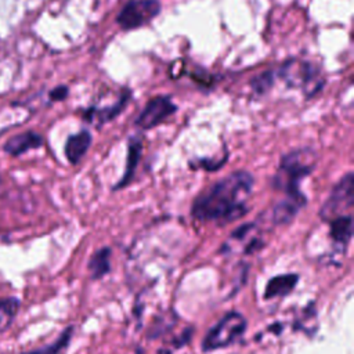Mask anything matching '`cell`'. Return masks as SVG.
Listing matches in <instances>:
<instances>
[{
    "label": "cell",
    "mask_w": 354,
    "mask_h": 354,
    "mask_svg": "<svg viewBox=\"0 0 354 354\" xmlns=\"http://www.w3.org/2000/svg\"><path fill=\"white\" fill-rule=\"evenodd\" d=\"M93 137L88 130H80L76 134H71L66 138L64 152L71 165H77L82 158L87 153L90 145H91Z\"/></svg>",
    "instance_id": "obj_10"
},
{
    "label": "cell",
    "mask_w": 354,
    "mask_h": 354,
    "mask_svg": "<svg viewBox=\"0 0 354 354\" xmlns=\"http://www.w3.org/2000/svg\"><path fill=\"white\" fill-rule=\"evenodd\" d=\"M317 153L311 148L293 149L281 158L277 173L272 177V187L285 194L286 198L306 201V195L300 191V183L313 173L317 165Z\"/></svg>",
    "instance_id": "obj_2"
},
{
    "label": "cell",
    "mask_w": 354,
    "mask_h": 354,
    "mask_svg": "<svg viewBox=\"0 0 354 354\" xmlns=\"http://www.w3.org/2000/svg\"><path fill=\"white\" fill-rule=\"evenodd\" d=\"M274 84V72L272 71H266L257 76H254L250 80V86L257 94H264L268 91Z\"/></svg>",
    "instance_id": "obj_18"
},
{
    "label": "cell",
    "mask_w": 354,
    "mask_h": 354,
    "mask_svg": "<svg viewBox=\"0 0 354 354\" xmlns=\"http://www.w3.org/2000/svg\"><path fill=\"white\" fill-rule=\"evenodd\" d=\"M174 322H176V315H166V317H162L160 319H158V321L152 325L151 332L148 333L149 339H153L155 336L165 333V330H166L165 326L171 328V325H173ZM166 332H167V330H166Z\"/></svg>",
    "instance_id": "obj_19"
},
{
    "label": "cell",
    "mask_w": 354,
    "mask_h": 354,
    "mask_svg": "<svg viewBox=\"0 0 354 354\" xmlns=\"http://www.w3.org/2000/svg\"><path fill=\"white\" fill-rule=\"evenodd\" d=\"M43 142H44V140H43L41 134L28 130V131H22L19 134L10 137L4 142L3 149H4V152H7L11 156H21L22 153H25L30 149L40 148L43 145Z\"/></svg>",
    "instance_id": "obj_8"
},
{
    "label": "cell",
    "mask_w": 354,
    "mask_h": 354,
    "mask_svg": "<svg viewBox=\"0 0 354 354\" xmlns=\"http://www.w3.org/2000/svg\"><path fill=\"white\" fill-rule=\"evenodd\" d=\"M329 223V236L339 250H344L353 236V216L350 213L337 216Z\"/></svg>",
    "instance_id": "obj_12"
},
{
    "label": "cell",
    "mask_w": 354,
    "mask_h": 354,
    "mask_svg": "<svg viewBox=\"0 0 354 354\" xmlns=\"http://www.w3.org/2000/svg\"><path fill=\"white\" fill-rule=\"evenodd\" d=\"M131 93L129 90H124L120 97L118 98V101L112 105H108V106H104V108H97V106H93V108H88L86 112H84V119L90 123L93 122H97L95 124L100 127L102 126L104 123L106 122H111L112 119H115L126 106L129 98H130Z\"/></svg>",
    "instance_id": "obj_9"
},
{
    "label": "cell",
    "mask_w": 354,
    "mask_h": 354,
    "mask_svg": "<svg viewBox=\"0 0 354 354\" xmlns=\"http://www.w3.org/2000/svg\"><path fill=\"white\" fill-rule=\"evenodd\" d=\"M246 328L248 321L245 315L238 311H230L207 330L202 340V350L209 353L225 348L236 343L245 335Z\"/></svg>",
    "instance_id": "obj_3"
},
{
    "label": "cell",
    "mask_w": 354,
    "mask_h": 354,
    "mask_svg": "<svg viewBox=\"0 0 354 354\" xmlns=\"http://www.w3.org/2000/svg\"><path fill=\"white\" fill-rule=\"evenodd\" d=\"M318 73L319 72L314 65L299 59H289L279 69V76L288 86H301L304 90L311 87L313 82L318 79Z\"/></svg>",
    "instance_id": "obj_7"
},
{
    "label": "cell",
    "mask_w": 354,
    "mask_h": 354,
    "mask_svg": "<svg viewBox=\"0 0 354 354\" xmlns=\"http://www.w3.org/2000/svg\"><path fill=\"white\" fill-rule=\"evenodd\" d=\"M177 111V105L171 102L170 97L167 95H158L151 98L147 105L142 108L140 115L136 119V126L142 130H149L159 123H162L165 119H167L170 115H173Z\"/></svg>",
    "instance_id": "obj_6"
},
{
    "label": "cell",
    "mask_w": 354,
    "mask_h": 354,
    "mask_svg": "<svg viewBox=\"0 0 354 354\" xmlns=\"http://www.w3.org/2000/svg\"><path fill=\"white\" fill-rule=\"evenodd\" d=\"M354 205V174L353 171L346 173L332 188L329 196L321 206L318 214L324 221L347 214Z\"/></svg>",
    "instance_id": "obj_4"
},
{
    "label": "cell",
    "mask_w": 354,
    "mask_h": 354,
    "mask_svg": "<svg viewBox=\"0 0 354 354\" xmlns=\"http://www.w3.org/2000/svg\"><path fill=\"white\" fill-rule=\"evenodd\" d=\"M254 178L245 170L234 171L201 192L192 202L195 220L225 225L243 217L249 210Z\"/></svg>",
    "instance_id": "obj_1"
},
{
    "label": "cell",
    "mask_w": 354,
    "mask_h": 354,
    "mask_svg": "<svg viewBox=\"0 0 354 354\" xmlns=\"http://www.w3.org/2000/svg\"><path fill=\"white\" fill-rule=\"evenodd\" d=\"M69 88L66 86H57L50 91V100L51 101H62L68 97Z\"/></svg>",
    "instance_id": "obj_20"
},
{
    "label": "cell",
    "mask_w": 354,
    "mask_h": 354,
    "mask_svg": "<svg viewBox=\"0 0 354 354\" xmlns=\"http://www.w3.org/2000/svg\"><path fill=\"white\" fill-rule=\"evenodd\" d=\"M111 254L112 249L109 246H104L93 253L87 264L90 278L93 281L101 279L111 272Z\"/></svg>",
    "instance_id": "obj_15"
},
{
    "label": "cell",
    "mask_w": 354,
    "mask_h": 354,
    "mask_svg": "<svg viewBox=\"0 0 354 354\" xmlns=\"http://www.w3.org/2000/svg\"><path fill=\"white\" fill-rule=\"evenodd\" d=\"M297 282H299V275L295 272L275 275L271 279H268V282L264 288L263 297L266 300H271L275 297L288 296L296 288Z\"/></svg>",
    "instance_id": "obj_14"
},
{
    "label": "cell",
    "mask_w": 354,
    "mask_h": 354,
    "mask_svg": "<svg viewBox=\"0 0 354 354\" xmlns=\"http://www.w3.org/2000/svg\"><path fill=\"white\" fill-rule=\"evenodd\" d=\"M160 12L158 0H130L116 17L118 25L124 29H137L152 21Z\"/></svg>",
    "instance_id": "obj_5"
},
{
    "label": "cell",
    "mask_w": 354,
    "mask_h": 354,
    "mask_svg": "<svg viewBox=\"0 0 354 354\" xmlns=\"http://www.w3.org/2000/svg\"><path fill=\"white\" fill-rule=\"evenodd\" d=\"M141 153H142V141L138 137H131L129 140V145H127V159H126L124 173L119 178V181L115 184L113 189L124 188L133 181V177L136 174Z\"/></svg>",
    "instance_id": "obj_13"
},
{
    "label": "cell",
    "mask_w": 354,
    "mask_h": 354,
    "mask_svg": "<svg viewBox=\"0 0 354 354\" xmlns=\"http://www.w3.org/2000/svg\"><path fill=\"white\" fill-rule=\"evenodd\" d=\"M21 301L15 296L0 297V335L10 329L19 311Z\"/></svg>",
    "instance_id": "obj_16"
},
{
    "label": "cell",
    "mask_w": 354,
    "mask_h": 354,
    "mask_svg": "<svg viewBox=\"0 0 354 354\" xmlns=\"http://www.w3.org/2000/svg\"><path fill=\"white\" fill-rule=\"evenodd\" d=\"M306 201H299L293 198H283L271 210V223L274 225H288L290 224L297 213L306 206Z\"/></svg>",
    "instance_id": "obj_11"
},
{
    "label": "cell",
    "mask_w": 354,
    "mask_h": 354,
    "mask_svg": "<svg viewBox=\"0 0 354 354\" xmlns=\"http://www.w3.org/2000/svg\"><path fill=\"white\" fill-rule=\"evenodd\" d=\"M73 332H75V328L72 325H69L61 332V335L53 343L37 347L35 350L24 351L21 354H59L61 351H64L69 346V343L72 340V336H73Z\"/></svg>",
    "instance_id": "obj_17"
}]
</instances>
